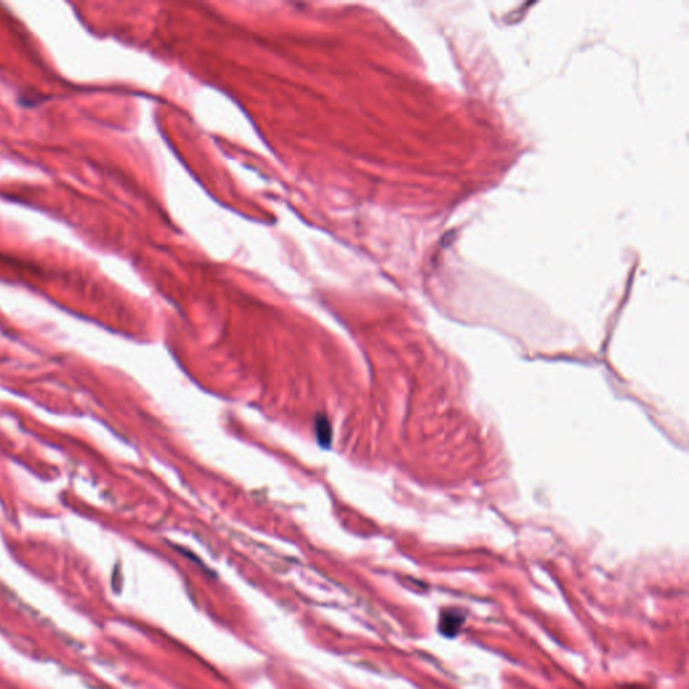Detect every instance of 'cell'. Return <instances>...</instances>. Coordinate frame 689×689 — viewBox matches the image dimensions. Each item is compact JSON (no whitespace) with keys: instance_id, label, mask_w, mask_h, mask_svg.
<instances>
[{"instance_id":"1","label":"cell","mask_w":689,"mask_h":689,"mask_svg":"<svg viewBox=\"0 0 689 689\" xmlns=\"http://www.w3.org/2000/svg\"><path fill=\"white\" fill-rule=\"evenodd\" d=\"M465 617L461 612H455V610H450L448 612H443L439 622V630L446 637H455L461 629Z\"/></svg>"},{"instance_id":"2","label":"cell","mask_w":689,"mask_h":689,"mask_svg":"<svg viewBox=\"0 0 689 689\" xmlns=\"http://www.w3.org/2000/svg\"><path fill=\"white\" fill-rule=\"evenodd\" d=\"M315 432L317 441L323 447L328 448L331 444V427L329 420L323 416H318L315 420Z\"/></svg>"}]
</instances>
